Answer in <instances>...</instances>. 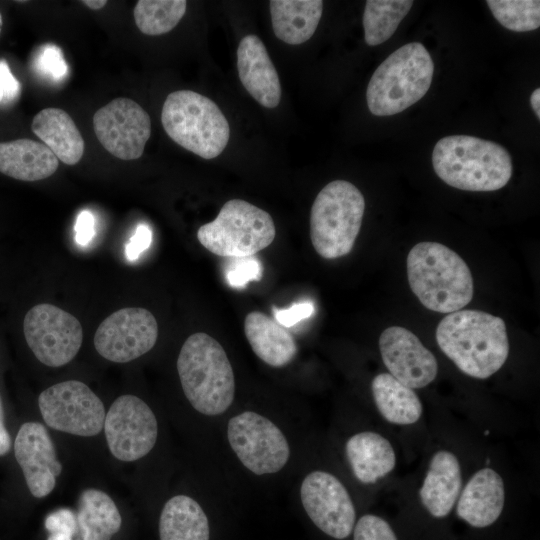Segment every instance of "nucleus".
Returning a JSON list of instances; mask_svg holds the SVG:
<instances>
[{
  "label": "nucleus",
  "instance_id": "nucleus-1",
  "mask_svg": "<svg viewBox=\"0 0 540 540\" xmlns=\"http://www.w3.org/2000/svg\"><path fill=\"white\" fill-rule=\"evenodd\" d=\"M442 352L464 374L487 379L506 362L509 339L503 319L479 310H458L444 317L436 329Z\"/></svg>",
  "mask_w": 540,
  "mask_h": 540
},
{
  "label": "nucleus",
  "instance_id": "nucleus-2",
  "mask_svg": "<svg viewBox=\"0 0 540 540\" xmlns=\"http://www.w3.org/2000/svg\"><path fill=\"white\" fill-rule=\"evenodd\" d=\"M177 371L185 397L206 416L225 413L235 398V376L221 344L204 332L190 335L182 345Z\"/></svg>",
  "mask_w": 540,
  "mask_h": 540
},
{
  "label": "nucleus",
  "instance_id": "nucleus-3",
  "mask_svg": "<svg viewBox=\"0 0 540 540\" xmlns=\"http://www.w3.org/2000/svg\"><path fill=\"white\" fill-rule=\"evenodd\" d=\"M437 176L446 184L465 191H495L512 176V160L501 145L469 135L441 138L432 153Z\"/></svg>",
  "mask_w": 540,
  "mask_h": 540
},
{
  "label": "nucleus",
  "instance_id": "nucleus-4",
  "mask_svg": "<svg viewBox=\"0 0 540 540\" xmlns=\"http://www.w3.org/2000/svg\"><path fill=\"white\" fill-rule=\"evenodd\" d=\"M407 276L412 292L429 310L452 313L473 298V279L466 262L437 242H420L407 256Z\"/></svg>",
  "mask_w": 540,
  "mask_h": 540
},
{
  "label": "nucleus",
  "instance_id": "nucleus-5",
  "mask_svg": "<svg viewBox=\"0 0 540 540\" xmlns=\"http://www.w3.org/2000/svg\"><path fill=\"white\" fill-rule=\"evenodd\" d=\"M433 73V60L423 44L403 45L376 68L368 83L370 112L389 116L404 111L427 93Z\"/></svg>",
  "mask_w": 540,
  "mask_h": 540
},
{
  "label": "nucleus",
  "instance_id": "nucleus-6",
  "mask_svg": "<svg viewBox=\"0 0 540 540\" xmlns=\"http://www.w3.org/2000/svg\"><path fill=\"white\" fill-rule=\"evenodd\" d=\"M161 122L175 143L204 159L219 156L230 137L229 123L220 108L191 90L174 91L166 97Z\"/></svg>",
  "mask_w": 540,
  "mask_h": 540
},
{
  "label": "nucleus",
  "instance_id": "nucleus-7",
  "mask_svg": "<svg viewBox=\"0 0 540 540\" xmlns=\"http://www.w3.org/2000/svg\"><path fill=\"white\" fill-rule=\"evenodd\" d=\"M365 210L360 190L345 180L328 183L316 196L310 213V239L322 258L349 254L359 234Z\"/></svg>",
  "mask_w": 540,
  "mask_h": 540
},
{
  "label": "nucleus",
  "instance_id": "nucleus-8",
  "mask_svg": "<svg viewBox=\"0 0 540 540\" xmlns=\"http://www.w3.org/2000/svg\"><path fill=\"white\" fill-rule=\"evenodd\" d=\"M276 236L270 214L242 199H231L217 217L197 231L200 244L221 257L253 256L268 247Z\"/></svg>",
  "mask_w": 540,
  "mask_h": 540
},
{
  "label": "nucleus",
  "instance_id": "nucleus-9",
  "mask_svg": "<svg viewBox=\"0 0 540 540\" xmlns=\"http://www.w3.org/2000/svg\"><path fill=\"white\" fill-rule=\"evenodd\" d=\"M226 434L236 457L257 476L278 473L290 459V445L283 431L255 411L246 410L231 417Z\"/></svg>",
  "mask_w": 540,
  "mask_h": 540
},
{
  "label": "nucleus",
  "instance_id": "nucleus-10",
  "mask_svg": "<svg viewBox=\"0 0 540 540\" xmlns=\"http://www.w3.org/2000/svg\"><path fill=\"white\" fill-rule=\"evenodd\" d=\"M38 406L44 422L60 432L91 437L104 426L102 401L81 381L68 380L50 386L40 393Z\"/></svg>",
  "mask_w": 540,
  "mask_h": 540
},
{
  "label": "nucleus",
  "instance_id": "nucleus-11",
  "mask_svg": "<svg viewBox=\"0 0 540 540\" xmlns=\"http://www.w3.org/2000/svg\"><path fill=\"white\" fill-rule=\"evenodd\" d=\"M23 331L35 357L49 367L69 363L77 355L83 341L79 320L48 303L38 304L26 313Z\"/></svg>",
  "mask_w": 540,
  "mask_h": 540
},
{
  "label": "nucleus",
  "instance_id": "nucleus-12",
  "mask_svg": "<svg viewBox=\"0 0 540 540\" xmlns=\"http://www.w3.org/2000/svg\"><path fill=\"white\" fill-rule=\"evenodd\" d=\"M103 428L111 454L124 462L146 456L158 436V423L152 409L130 394L114 400L105 415Z\"/></svg>",
  "mask_w": 540,
  "mask_h": 540
},
{
  "label": "nucleus",
  "instance_id": "nucleus-13",
  "mask_svg": "<svg viewBox=\"0 0 540 540\" xmlns=\"http://www.w3.org/2000/svg\"><path fill=\"white\" fill-rule=\"evenodd\" d=\"M302 506L313 524L326 535L342 540L353 531L356 510L338 477L324 470L309 472L300 486Z\"/></svg>",
  "mask_w": 540,
  "mask_h": 540
},
{
  "label": "nucleus",
  "instance_id": "nucleus-14",
  "mask_svg": "<svg viewBox=\"0 0 540 540\" xmlns=\"http://www.w3.org/2000/svg\"><path fill=\"white\" fill-rule=\"evenodd\" d=\"M157 338L158 324L150 311L123 308L100 323L94 335V346L103 358L127 363L150 351Z\"/></svg>",
  "mask_w": 540,
  "mask_h": 540
},
{
  "label": "nucleus",
  "instance_id": "nucleus-15",
  "mask_svg": "<svg viewBox=\"0 0 540 540\" xmlns=\"http://www.w3.org/2000/svg\"><path fill=\"white\" fill-rule=\"evenodd\" d=\"M92 122L97 139L113 156L122 160L142 156L151 135V120L137 102L116 98L98 109Z\"/></svg>",
  "mask_w": 540,
  "mask_h": 540
},
{
  "label": "nucleus",
  "instance_id": "nucleus-16",
  "mask_svg": "<svg viewBox=\"0 0 540 540\" xmlns=\"http://www.w3.org/2000/svg\"><path fill=\"white\" fill-rule=\"evenodd\" d=\"M379 350L389 374L411 389L426 387L438 374L435 356L404 327L386 328L379 337Z\"/></svg>",
  "mask_w": 540,
  "mask_h": 540
},
{
  "label": "nucleus",
  "instance_id": "nucleus-17",
  "mask_svg": "<svg viewBox=\"0 0 540 540\" xmlns=\"http://www.w3.org/2000/svg\"><path fill=\"white\" fill-rule=\"evenodd\" d=\"M14 454L31 494L36 498L49 495L62 465L47 429L38 422L24 423L15 438Z\"/></svg>",
  "mask_w": 540,
  "mask_h": 540
},
{
  "label": "nucleus",
  "instance_id": "nucleus-18",
  "mask_svg": "<svg viewBox=\"0 0 540 540\" xmlns=\"http://www.w3.org/2000/svg\"><path fill=\"white\" fill-rule=\"evenodd\" d=\"M505 505V485L501 475L490 467L477 470L462 488L456 502L457 516L474 528L495 523Z\"/></svg>",
  "mask_w": 540,
  "mask_h": 540
},
{
  "label": "nucleus",
  "instance_id": "nucleus-19",
  "mask_svg": "<svg viewBox=\"0 0 540 540\" xmlns=\"http://www.w3.org/2000/svg\"><path fill=\"white\" fill-rule=\"evenodd\" d=\"M239 79L248 93L263 107L275 108L281 99V84L267 49L253 34L244 36L237 48Z\"/></svg>",
  "mask_w": 540,
  "mask_h": 540
},
{
  "label": "nucleus",
  "instance_id": "nucleus-20",
  "mask_svg": "<svg viewBox=\"0 0 540 540\" xmlns=\"http://www.w3.org/2000/svg\"><path fill=\"white\" fill-rule=\"evenodd\" d=\"M462 490V470L457 456L446 449L436 451L419 489L426 511L435 518L450 514Z\"/></svg>",
  "mask_w": 540,
  "mask_h": 540
},
{
  "label": "nucleus",
  "instance_id": "nucleus-21",
  "mask_svg": "<svg viewBox=\"0 0 540 540\" xmlns=\"http://www.w3.org/2000/svg\"><path fill=\"white\" fill-rule=\"evenodd\" d=\"M345 454L353 475L362 484H374L396 466V453L391 442L374 431L350 436Z\"/></svg>",
  "mask_w": 540,
  "mask_h": 540
},
{
  "label": "nucleus",
  "instance_id": "nucleus-22",
  "mask_svg": "<svg viewBox=\"0 0 540 540\" xmlns=\"http://www.w3.org/2000/svg\"><path fill=\"white\" fill-rule=\"evenodd\" d=\"M245 336L256 356L271 367L289 364L297 353L294 337L263 312H249L244 320Z\"/></svg>",
  "mask_w": 540,
  "mask_h": 540
},
{
  "label": "nucleus",
  "instance_id": "nucleus-23",
  "mask_svg": "<svg viewBox=\"0 0 540 540\" xmlns=\"http://www.w3.org/2000/svg\"><path fill=\"white\" fill-rule=\"evenodd\" d=\"M59 165L57 157L43 143L31 139L0 142V172L21 181L50 177Z\"/></svg>",
  "mask_w": 540,
  "mask_h": 540
},
{
  "label": "nucleus",
  "instance_id": "nucleus-24",
  "mask_svg": "<svg viewBox=\"0 0 540 540\" xmlns=\"http://www.w3.org/2000/svg\"><path fill=\"white\" fill-rule=\"evenodd\" d=\"M32 131L65 164H77L84 153V139L70 115L60 108H45L33 118Z\"/></svg>",
  "mask_w": 540,
  "mask_h": 540
},
{
  "label": "nucleus",
  "instance_id": "nucleus-25",
  "mask_svg": "<svg viewBox=\"0 0 540 540\" xmlns=\"http://www.w3.org/2000/svg\"><path fill=\"white\" fill-rule=\"evenodd\" d=\"M275 36L281 41L298 45L309 40L322 16L321 0H272L269 2Z\"/></svg>",
  "mask_w": 540,
  "mask_h": 540
},
{
  "label": "nucleus",
  "instance_id": "nucleus-26",
  "mask_svg": "<svg viewBox=\"0 0 540 540\" xmlns=\"http://www.w3.org/2000/svg\"><path fill=\"white\" fill-rule=\"evenodd\" d=\"M159 537L160 540H210L207 515L192 497L173 496L162 508Z\"/></svg>",
  "mask_w": 540,
  "mask_h": 540
},
{
  "label": "nucleus",
  "instance_id": "nucleus-27",
  "mask_svg": "<svg viewBox=\"0 0 540 540\" xmlns=\"http://www.w3.org/2000/svg\"><path fill=\"white\" fill-rule=\"evenodd\" d=\"M371 391L378 412L387 422L412 425L421 418L423 406L418 395L389 373L376 375Z\"/></svg>",
  "mask_w": 540,
  "mask_h": 540
},
{
  "label": "nucleus",
  "instance_id": "nucleus-28",
  "mask_svg": "<svg viewBox=\"0 0 540 540\" xmlns=\"http://www.w3.org/2000/svg\"><path fill=\"white\" fill-rule=\"evenodd\" d=\"M76 516L82 540H110L122 524L120 512L111 497L94 488L81 493Z\"/></svg>",
  "mask_w": 540,
  "mask_h": 540
},
{
  "label": "nucleus",
  "instance_id": "nucleus-29",
  "mask_svg": "<svg viewBox=\"0 0 540 540\" xmlns=\"http://www.w3.org/2000/svg\"><path fill=\"white\" fill-rule=\"evenodd\" d=\"M413 1L369 0L363 14L365 41L376 46L387 41L396 31L402 19L408 14Z\"/></svg>",
  "mask_w": 540,
  "mask_h": 540
},
{
  "label": "nucleus",
  "instance_id": "nucleus-30",
  "mask_svg": "<svg viewBox=\"0 0 540 540\" xmlns=\"http://www.w3.org/2000/svg\"><path fill=\"white\" fill-rule=\"evenodd\" d=\"M185 0H140L133 11L138 29L150 36L171 31L186 12Z\"/></svg>",
  "mask_w": 540,
  "mask_h": 540
},
{
  "label": "nucleus",
  "instance_id": "nucleus-31",
  "mask_svg": "<svg viewBox=\"0 0 540 540\" xmlns=\"http://www.w3.org/2000/svg\"><path fill=\"white\" fill-rule=\"evenodd\" d=\"M495 19L514 32H526L540 26V1L538 0H488Z\"/></svg>",
  "mask_w": 540,
  "mask_h": 540
},
{
  "label": "nucleus",
  "instance_id": "nucleus-32",
  "mask_svg": "<svg viewBox=\"0 0 540 540\" xmlns=\"http://www.w3.org/2000/svg\"><path fill=\"white\" fill-rule=\"evenodd\" d=\"M225 276L231 287L243 288L250 281H259L261 279L262 265L254 255L229 257Z\"/></svg>",
  "mask_w": 540,
  "mask_h": 540
},
{
  "label": "nucleus",
  "instance_id": "nucleus-33",
  "mask_svg": "<svg viewBox=\"0 0 540 540\" xmlns=\"http://www.w3.org/2000/svg\"><path fill=\"white\" fill-rule=\"evenodd\" d=\"M353 540H398L391 525L375 514H365L355 523Z\"/></svg>",
  "mask_w": 540,
  "mask_h": 540
},
{
  "label": "nucleus",
  "instance_id": "nucleus-34",
  "mask_svg": "<svg viewBox=\"0 0 540 540\" xmlns=\"http://www.w3.org/2000/svg\"><path fill=\"white\" fill-rule=\"evenodd\" d=\"M34 63L38 72L53 80H61L68 73L62 51L55 45L41 47Z\"/></svg>",
  "mask_w": 540,
  "mask_h": 540
},
{
  "label": "nucleus",
  "instance_id": "nucleus-35",
  "mask_svg": "<svg viewBox=\"0 0 540 540\" xmlns=\"http://www.w3.org/2000/svg\"><path fill=\"white\" fill-rule=\"evenodd\" d=\"M314 312V305L310 301L292 304L288 308H273L275 321L282 327H292L303 319L310 317Z\"/></svg>",
  "mask_w": 540,
  "mask_h": 540
},
{
  "label": "nucleus",
  "instance_id": "nucleus-36",
  "mask_svg": "<svg viewBox=\"0 0 540 540\" xmlns=\"http://www.w3.org/2000/svg\"><path fill=\"white\" fill-rule=\"evenodd\" d=\"M21 94V84L5 60H0V106L15 102Z\"/></svg>",
  "mask_w": 540,
  "mask_h": 540
},
{
  "label": "nucleus",
  "instance_id": "nucleus-37",
  "mask_svg": "<svg viewBox=\"0 0 540 540\" xmlns=\"http://www.w3.org/2000/svg\"><path fill=\"white\" fill-rule=\"evenodd\" d=\"M152 242V231L146 224H139L134 235L125 246V256L129 261H135L142 252L149 248Z\"/></svg>",
  "mask_w": 540,
  "mask_h": 540
},
{
  "label": "nucleus",
  "instance_id": "nucleus-38",
  "mask_svg": "<svg viewBox=\"0 0 540 540\" xmlns=\"http://www.w3.org/2000/svg\"><path fill=\"white\" fill-rule=\"evenodd\" d=\"M94 216L89 211H81L76 219L75 223V241L81 245L86 246L94 237Z\"/></svg>",
  "mask_w": 540,
  "mask_h": 540
},
{
  "label": "nucleus",
  "instance_id": "nucleus-39",
  "mask_svg": "<svg viewBox=\"0 0 540 540\" xmlns=\"http://www.w3.org/2000/svg\"><path fill=\"white\" fill-rule=\"evenodd\" d=\"M11 447V438L4 424V412L0 398V456L7 454Z\"/></svg>",
  "mask_w": 540,
  "mask_h": 540
},
{
  "label": "nucleus",
  "instance_id": "nucleus-40",
  "mask_svg": "<svg viewBox=\"0 0 540 540\" xmlns=\"http://www.w3.org/2000/svg\"><path fill=\"white\" fill-rule=\"evenodd\" d=\"M78 529H56L49 532L46 540H80L76 538Z\"/></svg>",
  "mask_w": 540,
  "mask_h": 540
},
{
  "label": "nucleus",
  "instance_id": "nucleus-41",
  "mask_svg": "<svg viewBox=\"0 0 540 540\" xmlns=\"http://www.w3.org/2000/svg\"><path fill=\"white\" fill-rule=\"evenodd\" d=\"M530 104L537 116L540 119V89L536 88L530 96Z\"/></svg>",
  "mask_w": 540,
  "mask_h": 540
},
{
  "label": "nucleus",
  "instance_id": "nucleus-42",
  "mask_svg": "<svg viewBox=\"0 0 540 540\" xmlns=\"http://www.w3.org/2000/svg\"><path fill=\"white\" fill-rule=\"evenodd\" d=\"M81 2L92 10L102 9L107 4L106 0H84Z\"/></svg>",
  "mask_w": 540,
  "mask_h": 540
},
{
  "label": "nucleus",
  "instance_id": "nucleus-43",
  "mask_svg": "<svg viewBox=\"0 0 540 540\" xmlns=\"http://www.w3.org/2000/svg\"><path fill=\"white\" fill-rule=\"evenodd\" d=\"M2 26H3V18H2L1 12H0V33H1V30H2Z\"/></svg>",
  "mask_w": 540,
  "mask_h": 540
}]
</instances>
